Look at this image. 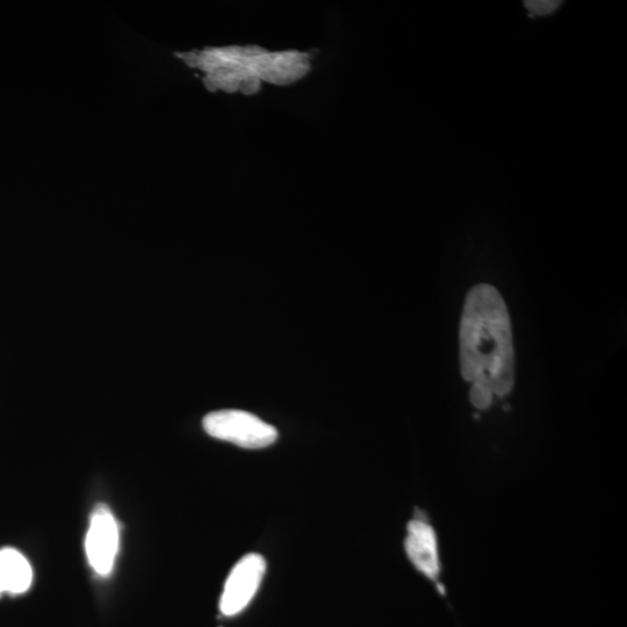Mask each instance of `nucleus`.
Returning <instances> with one entry per match:
<instances>
[{
	"mask_svg": "<svg viewBox=\"0 0 627 627\" xmlns=\"http://www.w3.org/2000/svg\"><path fill=\"white\" fill-rule=\"evenodd\" d=\"M461 376L472 386L502 396L513 391L515 351L506 302L495 287L468 292L459 330Z\"/></svg>",
	"mask_w": 627,
	"mask_h": 627,
	"instance_id": "obj_1",
	"label": "nucleus"
},
{
	"mask_svg": "<svg viewBox=\"0 0 627 627\" xmlns=\"http://www.w3.org/2000/svg\"><path fill=\"white\" fill-rule=\"evenodd\" d=\"M190 68L205 72L204 84L211 92L241 91L245 96L261 90V82L288 85L311 70L309 55L290 52L269 53L257 46L206 48L177 54Z\"/></svg>",
	"mask_w": 627,
	"mask_h": 627,
	"instance_id": "obj_2",
	"label": "nucleus"
},
{
	"mask_svg": "<svg viewBox=\"0 0 627 627\" xmlns=\"http://www.w3.org/2000/svg\"><path fill=\"white\" fill-rule=\"evenodd\" d=\"M203 425L209 436L244 449H263L278 439L275 427L243 410L228 409L208 414Z\"/></svg>",
	"mask_w": 627,
	"mask_h": 627,
	"instance_id": "obj_3",
	"label": "nucleus"
},
{
	"mask_svg": "<svg viewBox=\"0 0 627 627\" xmlns=\"http://www.w3.org/2000/svg\"><path fill=\"white\" fill-rule=\"evenodd\" d=\"M266 561L259 554L243 557L230 572L220 602L223 615L234 616L247 608L261 586Z\"/></svg>",
	"mask_w": 627,
	"mask_h": 627,
	"instance_id": "obj_4",
	"label": "nucleus"
},
{
	"mask_svg": "<svg viewBox=\"0 0 627 627\" xmlns=\"http://www.w3.org/2000/svg\"><path fill=\"white\" fill-rule=\"evenodd\" d=\"M119 547V529L111 510L100 504L93 511L88 537H86V553L90 564L100 575L110 574Z\"/></svg>",
	"mask_w": 627,
	"mask_h": 627,
	"instance_id": "obj_5",
	"label": "nucleus"
},
{
	"mask_svg": "<svg viewBox=\"0 0 627 627\" xmlns=\"http://www.w3.org/2000/svg\"><path fill=\"white\" fill-rule=\"evenodd\" d=\"M406 551L412 564L428 579L436 581L441 572L438 542L434 528L417 516L408 524Z\"/></svg>",
	"mask_w": 627,
	"mask_h": 627,
	"instance_id": "obj_6",
	"label": "nucleus"
},
{
	"mask_svg": "<svg viewBox=\"0 0 627 627\" xmlns=\"http://www.w3.org/2000/svg\"><path fill=\"white\" fill-rule=\"evenodd\" d=\"M32 580V567L23 554L13 549L0 551V594H23Z\"/></svg>",
	"mask_w": 627,
	"mask_h": 627,
	"instance_id": "obj_7",
	"label": "nucleus"
},
{
	"mask_svg": "<svg viewBox=\"0 0 627 627\" xmlns=\"http://www.w3.org/2000/svg\"><path fill=\"white\" fill-rule=\"evenodd\" d=\"M561 2L557 0H526L524 6L530 12L531 16H547L558 10Z\"/></svg>",
	"mask_w": 627,
	"mask_h": 627,
	"instance_id": "obj_8",
	"label": "nucleus"
},
{
	"mask_svg": "<svg viewBox=\"0 0 627 627\" xmlns=\"http://www.w3.org/2000/svg\"><path fill=\"white\" fill-rule=\"evenodd\" d=\"M470 398L475 408L486 410L492 406L494 395L484 387L472 386Z\"/></svg>",
	"mask_w": 627,
	"mask_h": 627,
	"instance_id": "obj_9",
	"label": "nucleus"
}]
</instances>
